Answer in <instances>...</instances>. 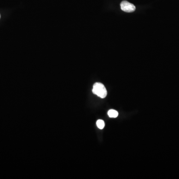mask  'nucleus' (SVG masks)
<instances>
[{
    "label": "nucleus",
    "mask_w": 179,
    "mask_h": 179,
    "mask_svg": "<svg viewBox=\"0 0 179 179\" xmlns=\"http://www.w3.org/2000/svg\"><path fill=\"white\" fill-rule=\"evenodd\" d=\"M93 93L98 95L100 98H105L107 95V91L105 87L103 84L100 83H95L94 85Z\"/></svg>",
    "instance_id": "f257e3e1"
},
{
    "label": "nucleus",
    "mask_w": 179,
    "mask_h": 179,
    "mask_svg": "<svg viewBox=\"0 0 179 179\" xmlns=\"http://www.w3.org/2000/svg\"><path fill=\"white\" fill-rule=\"evenodd\" d=\"M121 8L122 11L127 13H132L136 9V8L133 4H131L127 1H123L121 3Z\"/></svg>",
    "instance_id": "f03ea898"
},
{
    "label": "nucleus",
    "mask_w": 179,
    "mask_h": 179,
    "mask_svg": "<svg viewBox=\"0 0 179 179\" xmlns=\"http://www.w3.org/2000/svg\"><path fill=\"white\" fill-rule=\"evenodd\" d=\"M107 114L110 117L112 118H116L118 115V112L114 110H110L107 112Z\"/></svg>",
    "instance_id": "7ed1b4c3"
},
{
    "label": "nucleus",
    "mask_w": 179,
    "mask_h": 179,
    "mask_svg": "<svg viewBox=\"0 0 179 179\" xmlns=\"http://www.w3.org/2000/svg\"><path fill=\"white\" fill-rule=\"evenodd\" d=\"M97 125L98 127L100 129H102L105 127V122L103 120H98L97 122Z\"/></svg>",
    "instance_id": "20e7f679"
},
{
    "label": "nucleus",
    "mask_w": 179,
    "mask_h": 179,
    "mask_svg": "<svg viewBox=\"0 0 179 179\" xmlns=\"http://www.w3.org/2000/svg\"><path fill=\"white\" fill-rule=\"evenodd\" d=\"M0 17H1V16H0Z\"/></svg>",
    "instance_id": "39448f33"
}]
</instances>
